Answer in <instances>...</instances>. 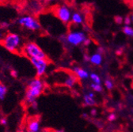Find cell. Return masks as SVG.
Segmentation results:
<instances>
[{
  "instance_id": "4dcf8cb0",
  "label": "cell",
  "mask_w": 133,
  "mask_h": 132,
  "mask_svg": "<svg viewBox=\"0 0 133 132\" xmlns=\"http://www.w3.org/2000/svg\"><path fill=\"white\" fill-rule=\"evenodd\" d=\"M131 22H133V13L131 16Z\"/></svg>"
},
{
  "instance_id": "ac0fdd59",
  "label": "cell",
  "mask_w": 133,
  "mask_h": 132,
  "mask_svg": "<svg viewBox=\"0 0 133 132\" xmlns=\"http://www.w3.org/2000/svg\"><path fill=\"white\" fill-rule=\"evenodd\" d=\"M104 86L108 90H112L114 87V83H113L112 80H111L109 78H106L104 81Z\"/></svg>"
},
{
  "instance_id": "5b68a950",
  "label": "cell",
  "mask_w": 133,
  "mask_h": 132,
  "mask_svg": "<svg viewBox=\"0 0 133 132\" xmlns=\"http://www.w3.org/2000/svg\"><path fill=\"white\" fill-rule=\"evenodd\" d=\"M56 17L63 24H68L71 21L72 12L69 6L62 4L57 6L54 10Z\"/></svg>"
},
{
  "instance_id": "7c38bea8",
  "label": "cell",
  "mask_w": 133,
  "mask_h": 132,
  "mask_svg": "<svg viewBox=\"0 0 133 132\" xmlns=\"http://www.w3.org/2000/svg\"><path fill=\"white\" fill-rule=\"evenodd\" d=\"M103 61V57L102 54H99L97 52L92 54L90 56V62L91 64L95 65V66H100L102 63Z\"/></svg>"
},
{
  "instance_id": "52a82bcc",
  "label": "cell",
  "mask_w": 133,
  "mask_h": 132,
  "mask_svg": "<svg viewBox=\"0 0 133 132\" xmlns=\"http://www.w3.org/2000/svg\"><path fill=\"white\" fill-rule=\"evenodd\" d=\"M33 68L38 78L44 76L48 68V60L47 59H30Z\"/></svg>"
},
{
  "instance_id": "44dd1931",
  "label": "cell",
  "mask_w": 133,
  "mask_h": 132,
  "mask_svg": "<svg viewBox=\"0 0 133 132\" xmlns=\"http://www.w3.org/2000/svg\"><path fill=\"white\" fill-rule=\"evenodd\" d=\"M124 23L125 25H130L131 23V17H129V16H127V17H125L124 18Z\"/></svg>"
},
{
  "instance_id": "ffe728a7",
  "label": "cell",
  "mask_w": 133,
  "mask_h": 132,
  "mask_svg": "<svg viewBox=\"0 0 133 132\" xmlns=\"http://www.w3.org/2000/svg\"><path fill=\"white\" fill-rule=\"evenodd\" d=\"M9 26H10V24L6 22H3L0 23V29H3V30L6 29L7 28H9Z\"/></svg>"
},
{
  "instance_id": "ba28073f",
  "label": "cell",
  "mask_w": 133,
  "mask_h": 132,
  "mask_svg": "<svg viewBox=\"0 0 133 132\" xmlns=\"http://www.w3.org/2000/svg\"><path fill=\"white\" fill-rule=\"evenodd\" d=\"M83 105L87 107H94L96 105L94 92L90 91L83 96Z\"/></svg>"
},
{
  "instance_id": "cb8c5ba5",
  "label": "cell",
  "mask_w": 133,
  "mask_h": 132,
  "mask_svg": "<svg viewBox=\"0 0 133 132\" xmlns=\"http://www.w3.org/2000/svg\"><path fill=\"white\" fill-rule=\"evenodd\" d=\"M97 109L95 108H93L90 110V115H92V116H95V115H97Z\"/></svg>"
},
{
  "instance_id": "83f0119b",
  "label": "cell",
  "mask_w": 133,
  "mask_h": 132,
  "mask_svg": "<svg viewBox=\"0 0 133 132\" xmlns=\"http://www.w3.org/2000/svg\"><path fill=\"white\" fill-rule=\"evenodd\" d=\"M82 118H84L86 120H87L89 118V114L88 113H83L82 114Z\"/></svg>"
},
{
  "instance_id": "8fae6325",
  "label": "cell",
  "mask_w": 133,
  "mask_h": 132,
  "mask_svg": "<svg viewBox=\"0 0 133 132\" xmlns=\"http://www.w3.org/2000/svg\"><path fill=\"white\" fill-rule=\"evenodd\" d=\"M28 132H40L41 123L38 119H32L29 121L27 125Z\"/></svg>"
},
{
  "instance_id": "30bf717a",
  "label": "cell",
  "mask_w": 133,
  "mask_h": 132,
  "mask_svg": "<svg viewBox=\"0 0 133 132\" xmlns=\"http://www.w3.org/2000/svg\"><path fill=\"white\" fill-rule=\"evenodd\" d=\"M72 71H73V74L77 77L78 79H80V80H87V79H88L90 78L89 72L87 70L83 69L82 67H73Z\"/></svg>"
},
{
  "instance_id": "e0dca14e",
  "label": "cell",
  "mask_w": 133,
  "mask_h": 132,
  "mask_svg": "<svg viewBox=\"0 0 133 132\" xmlns=\"http://www.w3.org/2000/svg\"><path fill=\"white\" fill-rule=\"evenodd\" d=\"M6 93H7L6 86L3 83L0 82V100H3L6 95Z\"/></svg>"
},
{
  "instance_id": "7402d4cb",
  "label": "cell",
  "mask_w": 133,
  "mask_h": 132,
  "mask_svg": "<svg viewBox=\"0 0 133 132\" xmlns=\"http://www.w3.org/2000/svg\"><path fill=\"white\" fill-rule=\"evenodd\" d=\"M115 22L120 25V24H121L123 22V18L121 17H116L115 18Z\"/></svg>"
},
{
  "instance_id": "8992f818",
  "label": "cell",
  "mask_w": 133,
  "mask_h": 132,
  "mask_svg": "<svg viewBox=\"0 0 133 132\" xmlns=\"http://www.w3.org/2000/svg\"><path fill=\"white\" fill-rule=\"evenodd\" d=\"M87 38L85 32L82 31H71L65 37L66 42L73 47L82 44Z\"/></svg>"
},
{
  "instance_id": "4fadbf2b",
  "label": "cell",
  "mask_w": 133,
  "mask_h": 132,
  "mask_svg": "<svg viewBox=\"0 0 133 132\" xmlns=\"http://www.w3.org/2000/svg\"><path fill=\"white\" fill-rule=\"evenodd\" d=\"M75 25H81L83 22V17L82 15L78 12H74L71 16V21Z\"/></svg>"
},
{
  "instance_id": "1f68e13d",
  "label": "cell",
  "mask_w": 133,
  "mask_h": 132,
  "mask_svg": "<svg viewBox=\"0 0 133 132\" xmlns=\"http://www.w3.org/2000/svg\"><path fill=\"white\" fill-rule=\"evenodd\" d=\"M56 132H65V131H64L63 130H58Z\"/></svg>"
},
{
  "instance_id": "f1b7e54d",
  "label": "cell",
  "mask_w": 133,
  "mask_h": 132,
  "mask_svg": "<svg viewBox=\"0 0 133 132\" xmlns=\"http://www.w3.org/2000/svg\"><path fill=\"white\" fill-rule=\"evenodd\" d=\"M103 52H104V51H103V48H102V47H98V48H97V53L102 54Z\"/></svg>"
},
{
  "instance_id": "9c48e42d",
  "label": "cell",
  "mask_w": 133,
  "mask_h": 132,
  "mask_svg": "<svg viewBox=\"0 0 133 132\" xmlns=\"http://www.w3.org/2000/svg\"><path fill=\"white\" fill-rule=\"evenodd\" d=\"M77 81L78 78L74 74H68L63 79V84L68 88H73L77 83Z\"/></svg>"
},
{
  "instance_id": "d6986e66",
  "label": "cell",
  "mask_w": 133,
  "mask_h": 132,
  "mask_svg": "<svg viewBox=\"0 0 133 132\" xmlns=\"http://www.w3.org/2000/svg\"><path fill=\"white\" fill-rule=\"evenodd\" d=\"M107 120L109 122H114L116 120V115L115 113H110L107 116Z\"/></svg>"
},
{
  "instance_id": "d4e9b609",
  "label": "cell",
  "mask_w": 133,
  "mask_h": 132,
  "mask_svg": "<svg viewBox=\"0 0 133 132\" xmlns=\"http://www.w3.org/2000/svg\"><path fill=\"white\" fill-rule=\"evenodd\" d=\"M0 123H1L2 125H6L7 124V120L6 119V118H3V119H1L0 120Z\"/></svg>"
},
{
  "instance_id": "f546056e",
  "label": "cell",
  "mask_w": 133,
  "mask_h": 132,
  "mask_svg": "<svg viewBox=\"0 0 133 132\" xmlns=\"http://www.w3.org/2000/svg\"><path fill=\"white\" fill-rule=\"evenodd\" d=\"M39 1H43V2H46V3H52V2L56 1V0H39Z\"/></svg>"
},
{
  "instance_id": "3957f363",
  "label": "cell",
  "mask_w": 133,
  "mask_h": 132,
  "mask_svg": "<svg viewBox=\"0 0 133 132\" xmlns=\"http://www.w3.org/2000/svg\"><path fill=\"white\" fill-rule=\"evenodd\" d=\"M23 54L29 58L32 59H46V54L43 49L34 42H28L22 47Z\"/></svg>"
},
{
  "instance_id": "4316f807",
  "label": "cell",
  "mask_w": 133,
  "mask_h": 132,
  "mask_svg": "<svg viewBox=\"0 0 133 132\" xmlns=\"http://www.w3.org/2000/svg\"><path fill=\"white\" fill-rule=\"evenodd\" d=\"M4 36H5V35H4V32H3V29H0V40H3Z\"/></svg>"
},
{
  "instance_id": "2e32d148",
  "label": "cell",
  "mask_w": 133,
  "mask_h": 132,
  "mask_svg": "<svg viewBox=\"0 0 133 132\" xmlns=\"http://www.w3.org/2000/svg\"><path fill=\"white\" fill-rule=\"evenodd\" d=\"M122 32H124V35L130 37H133V28L130 25H124L122 29Z\"/></svg>"
},
{
  "instance_id": "6da1fadb",
  "label": "cell",
  "mask_w": 133,
  "mask_h": 132,
  "mask_svg": "<svg viewBox=\"0 0 133 132\" xmlns=\"http://www.w3.org/2000/svg\"><path fill=\"white\" fill-rule=\"evenodd\" d=\"M44 89V82L41 78H34L31 79L25 91V102L27 105H31L32 103L37 101V99L42 94Z\"/></svg>"
},
{
  "instance_id": "484cf974",
  "label": "cell",
  "mask_w": 133,
  "mask_h": 132,
  "mask_svg": "<svg viewBox=\"0 0 133 132\" xmlns=\"http://www.w3.org/2000/svg\"><path fill=\"white\" fill-rule=\"evenodd\" d=\"M11 75H12V77H14V78H17V77H18V71H16L13 70V71H11Z\"/></svg>"
},
{
  "instance_id": "277c9868",
  "label": "cell",
  "mask_w": 133,
  "mask_h": 132,
  "mask_svg": "<svg viewBox=\"0 0 133 132\" xmlns=\"http://www.w3.org/2000/svg\"><path fill=\"white\" fill-rule=\"evenodd\" d=\"M17 23L22 27L31 31H37L41 28L39 21L32 15L22 16L19 18H18Z\"/></svg>"
},
{
  "instance_id": "603a6c76",
  "label": "cell",
  "mask_w": 133,
  "mask_h": 132,
  "mask_svg": "<svg viewBox=\"0 0 133 132\" xmlns=\"http://www.w3.org/2000/svg\"><path fill=\"white\" fill-rule=\"evenodd\" d=\"M90 43H91V40L90 39V38H87L85 40H84V42H83V45H85V46H88V45H90Z\"/></svg>"
},
{
  "instance_id": "5bb4252c",
  "label": "cell",
  "mask_w": 133,
  "mask_h": 132,
  "mask_svg": "<svg viewBox=\"0 0 133 132\" xmlns=\"http://www.w3.org/2000/svg\"><path fill=\"white\" fill-rule=\"evenodd\" d=\"M90 78L92 81L93 83L95 84H102V78L96 73H90Z\"/></svg>"
},
{
  "instance_id": "7a4b0ae2",
  "label": "cell",
  "mask_w": 133,
  "mask_h": 132,
  "mask_svg": "<svg viewBox=\"0 0 133 132\" xmlns=\"http://www.w3.org/2000/svg\"><path fill=\"white\" fill-rule=\"evenodd\" d=\"M3 47L10 52H18L22 50V39L15 32H8L2 40Z\"/></svg>"
},
{
  "instance_id": "9a60e30c",
  "label": "cell",
  "mask_w": 133,
  "mask_h": 132,
  "mask_svg": "<svg viewBox=\"0 0 133 132\" xmlns=\"http://www.w3.org/2000/svg\"><path fill=\"white\" fill-rule=\"evenodd\" d=\"M90 87L93 92L95 93H102L103 91V86L102 84H95V83H90Z\"/></svg>"
}]
</instances>
